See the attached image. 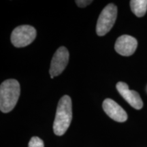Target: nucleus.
<instances>
[{"instance_id": "1a4fd4ad", "label": "nucleus", "mask_w": 147, "mask_h": 147, "mask_svg": "<svg viewBox=\"0 0 147 147\" xmlns=\"http://www.w3.org/2000/svg\"><path fill=\"white\" fill-rule=\"evenodd\" d=\"M130 6L132 12L138 17L144 16L147 10V0H131Z\"/></svg>"}, {"instance_id": "f03ea898", "label": "nucleus", "mask_w": 147, "mask_h": 147, "mask_svg": "<svg viewBox=\"0 0 147 147\" xmlns=\"http://www.w3.org/2000/svg\"><path fill=\"white\" fill-rule=\"evenodd\" d=\"M20 84L15 79L5 80L0 86V109L8 113L14 109L20 95Z\"/></svg>"}, {"instance_id": "423d86ee", "label": "nucleus", "mask_w": 147, "mask_h": 147, "mask_svg": "<svg viewBox=\"0 0 147 147\" xmlns=\"http://www.w3.org/2000/svg\"><path fill=\"white\" fill-rule=\"evenodd\" d=\"M116 87L120 95L130 106L137 110L142 108L143 102L139 93L134 90H129L125 82H119Z\"/></svg>"}, {"instance_id": "6e6552de", "label": "nucleus", "mask_w": 147, "mask_h": 147, "mask_svg": "<svg viewBox=\"0 0 147 147\" xmlns=\"http://www.w3.org/2000/svg\"><path fill=\"white\" fill-rule=\"evenodd\" d=\"M102 107L106 115L114 121L123 123L127 119L126 112L111 99H106L103 102Z\"/></svg>"}, {"instance_id": "f257e3e1", "label": "nucleus", "mask_w": 147, "mask_h": 147, "mask_svg": "<svg viewBox=\"0 0 147 147\" xmlns=\"http://www.w3.org/2000/svg\"><path fill=\"white\" fill-rule=\"evenodd\" d=\"M71 106V98L68 95H64L60 99L53 123V131L57 136L63 135L70 125L72 119Z\"/></svg>"}, {"instance_id": "20e7f679", "label": "nucleus", "mask_w": 147, "mask_h": 147, "mask_svg": "<svg viewBox=\"0 0 147 147\" xmlns=\"http://www.w3.org/2000/svg\"><path fill=\"white\" fill-rule=\"evenodd\" d=\"M36 38V30L30 25H21L16 27L11 34V42L15 47H27Z\"/></svg>"}, {"instance_id": "39448f33", "label": "nucleus", "mask_w": 147, "mask_h": 147, "mask_svg": "<svg viewBox=\"0 0 147 147\" xmlns=\"http://www.w3.org/2000/svg\"><path fill=\"white\" fill-rule=\"evenodd\" d=\"M69 61V52L64 47H61L57 50L51 61L49 73L51 78L57 76L63 72Z\"/></svg>"}, {"instance_id": "7ed1b4c3", "label": "nucleus", "mask_w": 147, "mask_h": 147, "mask_svg": "<svg viewBox=\"0 0 147 147\" xmlns=\"http://www.w3.org/2000/svg\"><path fill=\"white\" fill-rule=\"evenodd\" d=\"M117 17V7L109 3L103 9L97 20L96 32L99 36H103L110 32Z\"/></svg>"}, {"instance_id": "9d476101", "label": "nucleus", "mask_w": 147, "mask_h": 147, "mask_svg": "<svg viewBox=\"0 0 147 147\" xmlns=\"http://www.w3.org/2000/svg\"><path fill=\"white\" fill-rule=\"evenodd\" d=\"M28 147H45V144L42 140L37 136H34L31 138Z\"/></svg>"}, {"instance_id": "0eeeda50", "label": "nucleus", "mask_w": 147, "mask_h": 147, "mask_svg": "<svg viewBox=\"0 0 147 147\" xmlns=\"http://www.w3.org/2000/svg\"><path fill=\"white\" fill-rule=\"evenodd\" d=\"M138 42L135 38L128 35H123L117 38L115 49L119 54L123 56H130L135 53Z\"/></svg>"}, {"instance_id": "9b49d317", "label": "nucleus", "mask_w": 147, "mask_h": 147, "mask_svg": "<svg viewBox=\"0 0 147 147\" xmlns=\"http://www.w3.org/2000/svg\"><path fill=\"white\" fill-rule=\"evenodd\" d=\"M75 2L76 3L77 5L80 7V8H84L87 5L91 4L93 2V1H89V0H76V1H75Z\"/></svg>"}]
</instances>
